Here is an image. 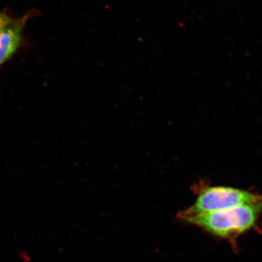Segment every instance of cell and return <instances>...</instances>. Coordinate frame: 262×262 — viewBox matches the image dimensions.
<instances>
[{"mask_svg": "<svg viewBox=\"0 0 262 262\" xmlns=\"http://www.w3.org/2000/svg\"><path fill=\"white\" fill-rule=\"evenodd\" d=\"M262 215V199L222 211L187 217L183 221L196 226L235 247L237 239L257 227Z\"/></svg>", "mask_w": 262, "mask_h": 262, "instance_id": "obj_1", "label": "cell"}, {"mask_svg": "<svg viewBox=\"0 0 262 262\" xmlns=\"http://www.w3.org/2000/svg\"><path fill=\"white\" fill-rule=\"evenodd\" d=\"M262 199V194L231 187H206L198 192L195 202L177 215L180 220L192 215L222 211Z\"/></svg>", "mask_w": 262, "mask_h": 262, "instance_id": "obj_2", "label": "cell"}, {"mask_svg": "<svg viewBox=\"0 0 262 262\" xmlns=\"http://www.w3.org/2000/svg\"><path fill=\"white\" fill-rule=\"evenodd\" d=\"M25 18L10 22L0 34V66L14 55L21 42Z\"/></svg>", "mask_w": 262, "mask_h": 262, "instance_id": "obj_3", "label": "cell"}, {"mask_svg": "<svg viewBox=\"0 0 262 262\" xmlns=\"http://www.w3.org/2000/svg\"><path fill=\"white\" fill-rule=\"evenodd\" d=\"M11 21L12 20H10V18L8 15L0 12V34L4 32L5 28L9 25Z\"/></svg>", "mask_w": 262, "mask_h": 262, "instance_id": "obj_4", "label": "cell"}]
</instances>
